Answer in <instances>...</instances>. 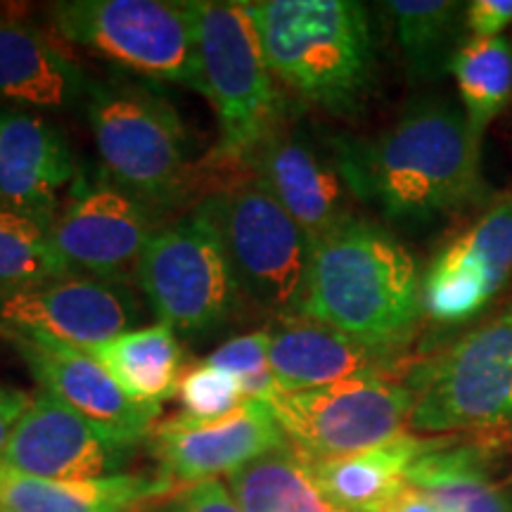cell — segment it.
Here are the masks:
<instances>
[{
	"label": "cell",
	"mask_w": 512,
	"mask_h": 512,
	"mask_svg": "<svg viewBox=\"0 0 512 512\" xmlns=\"http://www.w3.org/2000/svg\"><path fill=\"white\" fill-rule=\"evenodd\" d=\"M332 157L356 200L394 223H430L486 202L482 145L465 114L422 100L370 138H335Z\"/></svg>",
	"instance_id": "cell-1"
},
{
	"label": "cell",
	"mask_w": 512,
	"mask_h": 512,
	"mask_svg": "<svg viewBox=\"0 0 512 512\" xmlns=\"http://www.w3.org/2000/svg\"><path fill=\"white\" fill-rule=\"evenodd\" d=\"M422 313L418 261L387 228L354 216L311 247L297 316L403 351Z\"/></svg>",
	"instance_id": "cell-2"
},
{
	"label": "cell",
	"mask_w": 512,
	"mask_h": 512,
	"mask_svg": "<svg viewBox=\"0 0 512 512\" xmlns=\"http://www.w3.org/2000/svg\"><path fill=\"white\" fill-rule=\"evenodd\" d=\"M254 12L275 81L337 117L366 107L375 81V41L366 5L261 0Z\"/></svg>",
	"instance_id": "cell-3"
},
{
	"label": "cell",
	"mask_w": 512,
	"mask_h": 512,
	"mask_svg": "<svg viewBox=\"0 0 512 512\" xmlns=\"http://www.w3.org/2000/svg\"><path fill=\"white\" fill-rule=\"evenodd\" d=\"M197 83L219 124V150L226 162L249 159L273 126L285 117L283 95L275 88L254 3L195 0Z\"/></svg>",
	"instance_id": "cell-4"
},
{
	"label": "cell",
	"mask_w": 512,
	"mask_h": 512,
	"mask_svg": "<svg viewBox=\"0 0 512 512\" xmlns=\"http://www.w3.org/2000/svg\"><path fill=\"white\" fill-rule=\"evenodd\" d=\"M425 437L512 430V304L406 375Z\"/></svg>",
	"instance_id": "cell-5"
},
{
	"label": "cell",
	"mask_w": 512,
	"mask_h": 512,
	"mask_svg": "<svg viewBox=\"0 0 512 512\" xmlns=\"http://www.w3.org/2000/svg\"><path fill=\"white\" fill-rule=\"evenodd\" d=\"M88 124L105 174L145 204H166L190 178L183 121L155 88L124 79L91 83Z\"/></svg>",
	"instance_id": "cell-6"
},
{
	"label": "cell",
	"mask_w": 512,
	"mask_h": 512,
	"mask_svg": "<svg viewBox=\"0 0 512 512\" xmlns=\"http://www.w3.org/2000/svg\"><path fill=\"white\" fill-rule=\"evenodd\" d=\"M64 41L150 81L195 88V5L178 0H69L50 5Z\"/></svg>",
	"instance_id": "cell-7"
},
{
	"label": "cell",
	"mask_w": 512,
	"mask_h": 512,
	"mask_svg": "<svg viewBox=\"0 0 512 512\" xmlns=\"http://www.w3.org/2000/svg\"><path fill=\"white\" fill-rule=\"evenodd\" d=\"M159 323L207 335L238 311L242 290L219 228L200 202L183 221L157 228L133 273Z\"/></svg>",
	"instance_id": "cell-8"
},
{
	"label": "cell",
	"mask_w": 512,
	"mask_h": 512,
	"mask_svg": "<svg viewBox=\"0 0 512 512\" xmlns=\"http://www.w3.org/2000/svg\"><path fill=\"white\" fill-rule=\"evenodd\" d=\"M226 245L240 290L273 313L297 316L309 275L311 242L256 178L202 200Z\"/></svg>",
	"instance_id": "cell-9"
},
{
	"label": "cell",
	"mask_w": 512,
	"mask_h": 512,
	"mask_svg": "<svg viewBox=\"0 0 512 512\" xmlns=\"http://www.w3.org/2000/svg\"><path fill=\"white\" fill-rule=\"evenodd\" d=\"M268 403L290 444L309 460H325L406 434L413 392L394 377H358L306 392H283Z\"/></svg>",
	"instance_id": "cell-10"
},
{
	"label": "cell",
	"mask_w": 512,
	"mask_h": 512,
	"mask_svg": "<svg viewBox=\"0 0 512 512\" xmlns=\"http://www.w3.org/2000/svg\"><path fill=\"white\" fill-rule=\"evenodd\" d=\"M131 287L93 275H62L0 297V330L91 351L138 323Z\"/></svg>",
	"instance_id": "cell-11"
},
{
	"label": "cell",
	"mask_w": 512,
	"mask_h": 512,
	"mask_svg": "<svg viewBox=\"0 0 512 512\" xmlns=\"http://www.w3.org/2000/svg\"><path fill=\"white\" fill-rule=\"evenodd\" d=\"M152 453L171 486L200 484L233 475L252 460L290 444L271 403L245 399L233 413L214 420L176 415L155 425Z\"/></svg>",
	"instance_id": "cell-12"
},
{
	"label": "cell",
	"mask_w": 512,
	"mask_h": 512,
	"mask_svg": "<svg viewBox=\"0 0 512 512\" xmlns=\"http://www.w3.org/2000/svg\"><path fill=\"white\" fill-rule=\"evenodd\" d=\"M138 444L102 430L48 392L31 399L0 463L43 479H105L126 475Z\"/></svg>",
	"instance_id": "cell-13"
},
{
	"label": "cell",
	"mask_w": 512,
	"mask_h": 512,
	"mask_svg": "<svg viewBox=\"0 0 512 512\" xmlns=\"http://www.w3.org/2000/svg\"><path fill=\"white\" fill-rule=\"evenodd\" d=\"M157 233L150 204L114 183H93L74 195L72 204L48 228L50 245L69 271L119 280L136 266Z\"/></svg>",
	"instance_id": "cell-14"
},
{
	"label": "cell",
	"mask_w": 512,
	"mask_h": 512,
	"mask_svg": "<svg viewBox=\"0 0 512 512\" xmlns=\"http://www.w3.org/2000/svg\"><path fill=\"white\" fill-rule=\"evenodd\" d=\"M249 166L256 181L304 230L311 247L354 219V195L335 157H325L287 114L264 138Z\"/></svg>",
	"instance_id": "cell-15"
},
{
	"label": "cell",
	"mask_w": 512,
	"mask_h": 512,
	"mask_svg": "<svg viewBox=\"0 0 512 512\" xmlns=\"http://www.w3.org/2000/svg\"><path fill=\"white\" fill-rule=\"evenodd\" d=\"M0 335L15 347L24 366L41 384V392L60 399L64 406L100 425L102 430L133 444L145 441L155 430L162 408L133 401L88 351L19 332L0 330Z\"/></svg>",
	"instance_id": "cell-16"
},
{
	"label": "cell",
	"mask_w": 512,
	"mask_h": 512,
	"mask_svg": "<svg viewBox=\"0 0 512 512\" xmlns=\"http://www.w3.org/2000/svg\"><path fill=\"white\" fill-rule=\"evenodd\" d=\"M74 169L60 128L38 112L0 107V207L50 228Z\"/></svg>",
	"instance_id": "cell-17"
},
{
	"label": "cell",
	"mask_w": 512,
	"mask_h": 512,
	"mask_svg": "<svg viewBox=\"0 0 512 512\" xmlns=\"http://www.w3.org/2000/svg\"><path fill=\"white\" fill-rule=\"evenodd\" d=\"M271 370L283 392L330 387L358 377H392L401 351L375 347L304 316H285L271 330Z\"/></svg>",
	"instance_id": "cell-18"
},
{
	"label": "cell",
	"mask_w": 512,
	"mask_h": 512,
	"mask_svg": "<svg viewBox=\"0 0 512 512\" xmlns=\"http://www.w3.org/2000/svg\"><path fill=\"white\" fill-rule=\"evenodd\" d=\"M86 74L41 29L0 15V105L29 112H67L86 100Z\"/></svg>",
	"instance_id": "cell-19"
},
{
	"label": "cell",
	"mask_w": 512,
	"mask_h": 512,
	"mask_svg": "<svg viewBox=\"0 0 512 512\" xmlns=\"http://www.w3.org/2000/svg\"><path fill=\"white\" fill-rule=\"evenodd\" d=\"M453 437H425L406 432L351 456L309 460L320 489L347 512H387L408 489V472L422 456L437 451Z\"/></svg>",
	"instance_id": "cell-20"
},
{
	"label": "cell",
	"mask_w": 512,
	"mask_h": 512,
	"mask_svg": "<svg viewBox=\"0 0 512 512\" xmlns=\"http://www.w3.org/2000/svg\"><path fill=\"white\" fill-rule=\"evenodd\" d=\"M174 489L164 477L43 479L0 463V512H133Z\"/></svg>",
	"instance_id": "cell-21"
},
{
	"label": "cell",
	"mask_w": 512,
	"mask_h": 512,
	"mask_svg": "<svg viewBox=\"0 0 512 512\" xmlns=\"http://www.w3.org/2000/svg\"><path fill=\"white\" fill-rule=\"evenodd\" d=\"M408 486L422 491L441 512H512V496L494 477L489 451L458 444L456 437L411 467Z\"/></svg>",
	"instance_id": "cell-22"
},
{
	"label": "cell",
	"mask_w": 512,
	"mask_h": 512,
	"mask_svg": "<svg viewBox=\"0 0 512 512\" xmlns=\"http://www.w3.org/2000/svg\"><path fill=\"white\" fill-rule=\"evenodd\" d=\"M133 401L162 408L183 375V351L164 323L128 330L88 351Z\"/></svg>",
	"instance_id": "cell-23"
},
{
	"label": "cell",
	"mask_w": 512,
	"mask_h": 512,
	"mask_svg": "<svg viewBox=\"0 0 512 512\" xmlns=\"http://www.w3.org/2000/svg\"><path fill=\"white\" fill-rule=\"evenodd\" d=\"M226 486L245 512H347L325 496L309 458L292 444L240 467Z\"/></svg>",
	"instance_id": "cell-24"
},
{
	"label": "cell",
	"mask_w": 512,
	"mask_h": 512,
	"mask_svg": "<svg viewBox=\"0 0 512 512\" xmlns=\"http://www.w3.org/2000/svg\"><path fill=\"white\" fill-rule=\"evenodd\" d=\"M448 69L456 76L467 128L482 145L512 95V41L508 36L472 38L456 48Z\"/></svg>",
	"instance_id": "cell-25"
},
{
	"label": "cell",
	"mask_w": 512,
	"mask_h": 512,
	"mask_svg": "<svg viewBox=\"0 0 512 512\" xmlns=\"http://www.w3.org/2000/svg\"><path fill=\"white\" fill-rule=\"evenodd\" d=\"M382 8L392 17L408 76L425 81L444 72L456 55L453 41L460 22H465V5L451 0H392Z\"/></svg>",
	"instance_id": "cell-26"
},
{
	"label": "cell",
	"mask_w": 512,
	"mask_h": 512,
	"mask_svg": "<svg viewBox=\"0 0 512 512\" xmlns=\"http://www.w3.org/2000/svg\"><path fill=\"white\" fill-rule=\"evenodd\" d=\"M69 273L50 245L46 226L0 207V297Z\"/></svg>",
	"instance_id": "cell-27"
},
{
	"label": "cell",
	"mask_w": 512,
	"mask_h": 512,
	"mask_svg": "<svg viewBox=\"0 0 512 512\" xmlns=\"http://www.w3.org/2000/svg\"><path fill=\"white\" fill-rule=\"evenodd\" d=\"M494 299L489 285L451 247H444L422 275V311L439 323H465Z\"/></svg>",
	"instance_id": "cell-28"
},
{
	"label": "cell",
	"mask_w": 512,
	"mask_h": 512,
	"mask_svg": "<svg viewBox=\"0 0 512 512\" xmlns=\"http://www.w3.org/2000/svg\"><path fill=\"white\" fill-rule=\"evenodd\" d=\"M448 247L472 266L496 297L512 275V192L489 202Z\"/></svg>",
	"instance_id": "cell-29"
},
{
	"label": "cell",
	"mask_w": 512,
	"mask_h": 512,
	"mask_svg": "<svg viewBox=\"0 0 512 512\" xmlns=\"http://www.w3.org/2000/svg\"><path fill=\"white\" fill-rule=\"evenodd\" d=\"M268 347H271L268 330H256L223 342L207 358V363L233 375L240 382L245 399L271 401L280 394V387L273 377Z\"/></svg>",
	"instance_id": "cell-30"
},
{
	"label": "cell",
	"mask_w": 512,
	"mask_h": 512,
	"mask_svg": "<svg viewBox=\"0 0 512 512\" xmlns=\"http://www.w3.org/2000/svg\"><path fill=\"white\" fill-rule=\"evenodd\" d=\"M176 394L185 415L197 420L221 418V415L233 413L245 401L240 382L226 370L214 368L207 361L185 370Z\"/></svg>",
	"instance_id": "cell-31"
},
{
	"label": "cell",
	"mask_w": 512,
	"mask_h": 512,
	"mask_svg": "<svg viewBox=\"0 0 512 512\" xmlns=\"http://www.w3.org/2000/svg\"><path fill=\"white\" fill-rule=\"evenodd\" d=\"M159 512H245L219 479L183 486Z\"/></svg>",
	"instance_id": "cell-32"
},
{
	"label": "cell",
	"mask_w": 512,
	"mask_h": 512,
	"mask_svg": "<svg viewBox=\"0 0 512 512\" xmlns=\"http://www.w3.org/2000/svg\"><path fill=\"white\" fill-rule=\"evenodd\" d=\"M508 27H512V0H472L465 5V29L472 38H498Z\"/></svg>",
	"instance_id": "cell-33"
},
{
	"label": "cell",
	"mask_w": 512,
	"mask_h": 512,
	"mask_svg": "<svg viewBox=\"0 0 512 512\" xmlns=\"http://www.w3.org/2000/svg\"><path fill=\"white\" fill-rule=\"evenodd\" d=\"M31 399H34V394L22 392L10 384H0V458H3L5 446H8L19 418L31 406Z\"/></svg>",
	"instance_id": "cell-34"
},
{
	"label": "cell",
	"mask_w": 512,
	"mask_h": 512,
	"mask_svg": "<svg viewBox=\"0 0 512 512\" xmlns=\"http://www.w3.org/2000/svg\"><path fill=\"white\" fill-rule=\"evenodd\" d=\"M387 512H441V510L430 501V498L422 494V491L408 486V489L403 491L392 505H389Z\"/></svg>",
	"instance_id": "cell-35"
}]
</instances>
